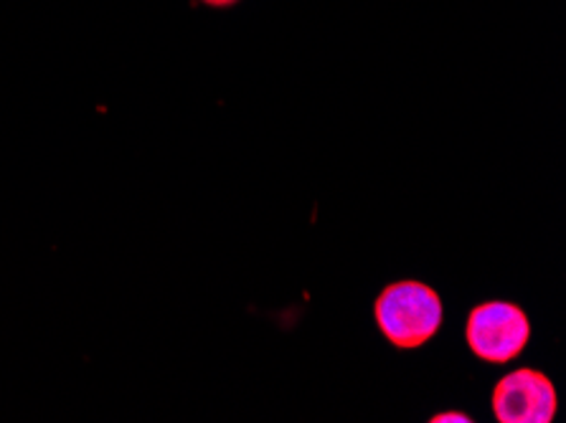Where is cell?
Returning a JSON list of instances; mask_svg holds the SVG:
<instances>
[{"label":"cell","mask_w":566,"mask_h":423,"mask_svg":"<svg viewBox=\"0 0 566 423\" xmlns=\"http://www.w3.org/2000/svg\"><path fill=\"white\" fill-rule=\"evenodd\" d=\"M473 421L475 419L465 411H442V413H434L430 419V423H473Z\"/></svg>","instance_id":"cell-4"},{"label":"cell","mask_w":566,"mask_h":423,"mask_svg":"<svg viewBox=\"0 0 566 423\" xmlns=\"http://www.w3.org/2000/svg\"><path fill=\"white\" fill-rule=\"evenodd\" d=\"M491 405L499 423H552L559 411V395L542 370L518 368L495 383Z\"/></svg>","instance_id":"cell-3"},{"label":"cell","mask_w":566,"mask_h":423,"mask_svg":"<svg viewBox=\"0 0 566 423\" xmlns=\"http://www.w3.org/2000/svg\"><path fill=\"white\" fill-rule=\"evenodd\" d=\"M465 342L478 360L509 366L531 342V319L526 309L509 299H491L470 309L465 319Z\"/></svg>","instance_id":"cell-2"},{"label":"cell","mask_w":566,"mask_h":423,"mask_svg":"<svg viewBox=\"0 0 566 423\" xmlns=\"http://www.w3.org/2000/svg\"><path fill=\"white\" fill-rule=\"evenodd\" d=\"M376 327L399 350H417L440 332L444 307L430 284L401 279L381 289L374 305Z\"/></svg>","instance_id":"cell-1"},{"label":"cell","mask_w":566,"mask_h":423,"mask_svg":"<svg viewBox=\"0 0 566 423\" xmlns=\"http://www.w3.org/2000/svg\"><path fill=\"white\" fill-rule=\"evenodd\" d=\"M206 8H213V11H229V8H234L242 3V0H199Z\"/></svg>","instance_id":"cell-5"}]
</instances>
